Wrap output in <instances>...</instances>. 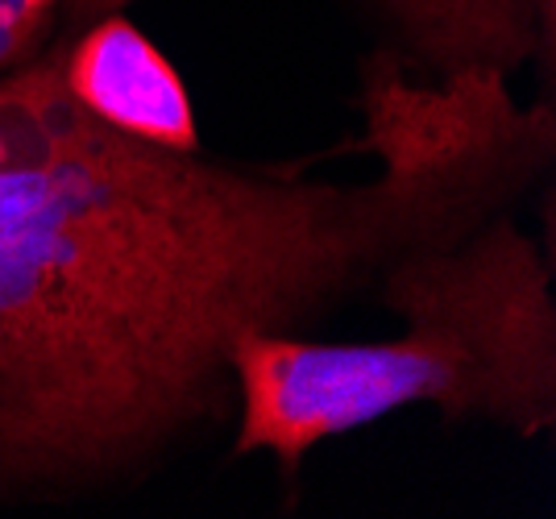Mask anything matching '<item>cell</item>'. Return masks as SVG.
<instances>
[{
    "mask_svg": "<svg viewBox=\"0 0 556 519\" xmlns=\"http://www.w3.org/2000/svg\"><path fill=\"white\" fill-rule=\"evenodd\" d=\"M553 104L462 163L370 183L212 163L92 117L59 47L0 75V507L138 486L237 416L241 337H307L412 250L515 208Z\"/></svg>",
    "mask_w": 556,
    "mask_h": 519,
    "instance_id": "6da1fadb",
    "label": "cell"
},
{
    "mask_svg": "<svg viewBox=\"0 0 556 519\" xmlns=\"http://www.w3.org/2000/svg\"><path fill=\"white\" fill-rule=\"evenodd\" d=\"M378 300L407 320L403 337L312 341L250 332L237 341V457L275 453L295 473L320 441L412 403L515 436H540L556 425L553 275L510 208L453 245L391 262Z\"/></svg>",
    "mask_w": 556,
    "mask_h": 519,
    "instance_id": "7a4b0ae2",
    "label": "cell"
},
{
    "mask_svg": "<svg viewBox=\"0 0 556 519\" xmlns=\"http://www.w3.org/2000/svg\"><path fill=\"white\" fill-rule=\"evenodd\" d=\"M366 150L382 170L419 175L462 163L478 150L515 138L535 109H519L507 75L494 67H465L444 75L441 88H416L403 79L399 54L378 50L362 63Z\"/></svg>",
    "mask_w": 556,
    "mask_h": 519,
    "instance_id": "3957f363",
    "label": "cell"
},
{
    "mask_svg": "<svg viewBox=\"0 0 556 519\" xmlns=\"http://www.w3.org/2000/svg\"><path fill=\"white\" fill-rule=\"evenodd\" d=\"M59 75L92 117L129 138L200 150V125L175 63L121 13L96 17L59 47Z\"/></svg>",
    "mask_w": 556,
    "mask_h": 519,
    "instance_id": "277c9868",
    "label": "cell"
},
{
    "mask_svg": "<svg viewBox=\"0 0 556 519\" xmlns=\"http://www.w3.org/2000/svg\"><path fill=\"white\" fill-rule=\"evenodd\" d=\"M394 25L399 50L432 72L494 67L510 75L532 54L553 63L535 0H370Z\"/></svg>",
    "mask_w": 556,
    "mask_h": 519,
    "instance_id": "5b68a950",
    "label": "cell"
},
{
    "mask_svg": "<svg viewBox=\"0 0 556 519\" xmlns=\"http://www.w3.org/2000/svg\"><path fill=\"white\" fill-rule=\"evenodd\" d=\"M59 22V0H0V75L38 59Z\"/></svg>",
    "mask_w": 556,
    "mask_h": 519,
    "instance_id": "8992f818",
    "label": "cell"
},
{
    "mask_svg": "<svg viewBox=\"0 0 556 519\" xmlns=\"http://www.w3.org/2000/svg\"><path fill=\"white\" fill-rule=\"evenodd\" d=\"M129 0H63V22H67V29L75 34L79 25L96 22V17H109V13H121Z\"/></svg>",
    "mask_w": 556,
    "mask_h": 519,
    "instance_id": "52a82bcc",
    "label": "cell"
},
{
    "mask_svg": "<svg viewBox=\"0 0 556 519\" xmlns=\"http://www.w3.org/2000/svg\"><path fill=\"white\" fill-rule=\"evenodd\" d=\"M535 13H540L544 42H548V50H553V38H556V0H535Z\"/></svg>",
    "mask_w": 556,
    "mask_h": 519,
    "instance_id": "ba28073f",
    "label": "cell"
}]
</instances>
